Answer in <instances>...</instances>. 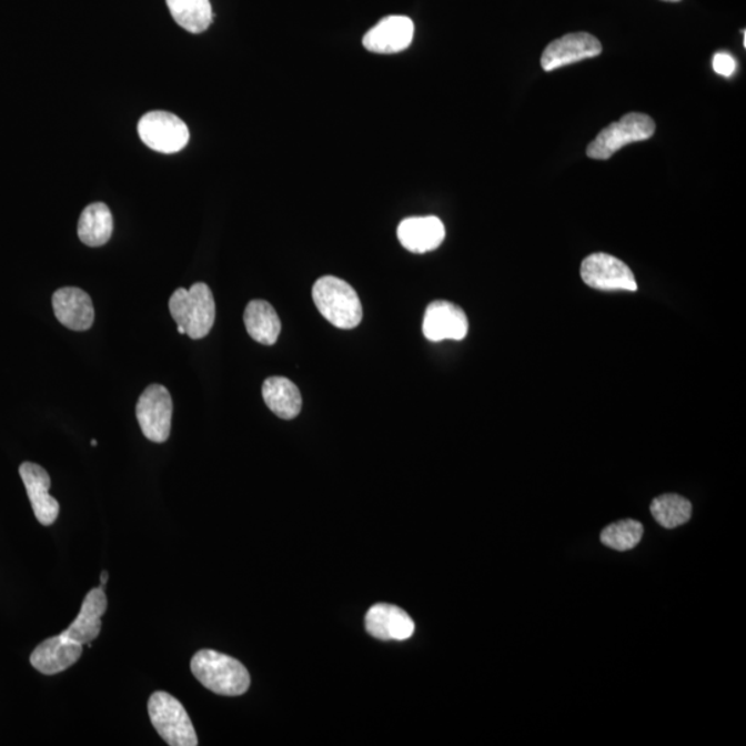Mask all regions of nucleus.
Returning a JSON list of instances; mask_svg holds the SVG:
<instances>
[{
  "instance_id": "1",
  "label": "nucleus",
  "mask_w": 746,
  "mask_h": 746,
  "mask_svg": "<svg viewBox=\"0 0 746 746\" xmlns=\"http://www.w3.org/2000/svg\"><path fill=\"white\" fill-rule=\"evenodd\" d=\"M191 672L203 687L225 697L248 692L251 676L239 659L213 649H201L191 659Z\"/></svg>"
},
{
  "instance_id": "2",
  "label": "nucleus",
  "mask_w": 746,
  "mask_h": 746,
  "mask_svg": "<svg viewBox=\"0 0 746 746\" xmlns=\"http://www.w3.org/2000/svg\"><path fill=\"white\" fill-rule=\"evenodd\" d=\"M169 311L185 335L200 341L209 335L216 320V303L211 288L196 282L190 290L179 288L169 301Z\"/></svg>"
},
{
  "instance_id": "3",
  "label": "nucleus",
  "mask_w": 746,
  "mask_h": 746,
  "mask_svg": "<svg viewBox=\"0 0 746 746\" xmlns=\"http://www.w3.org/2000/svg\"><path fill=\"white\" fill-rule=\"evenodd\" d=\"M316 309L326 321L341 330H353L363 321V304L357 292L336 276H322L313 286Z\"/></svg>"
},
{
  "instance_id": "4",
  "label": "nucleus",
  "mask_w": 746,
  "mask_h": 746,
  "mask_svg": "<svg viewBox=\"0 0 746 746\" xmlns=\"http://www.w3.org/2000/svg\"><path fill=\"white\" fill-rule=\"evenodd\" d=\"M152 726L171 746H196L194 725L182 703L165 692H155L149 700Z\"/></svg>"
},
{
  "instance_id": "5",
  "label": "nucleus",
  "mask_w": 746,
  "mask_h": 746,
  "mask_svg": "<svg viewBox=\"0 0 746 746\" xmlns=\"http://www.w3.org/2000/svg\"><path fill=\"white\" fill-rule=\"evenodd\" d=\"M654 133L655 122L652 117L632 112L604 128L587 147L586 154L592 160L607 161L625 145L652 139Z\"/></svg>"
},
{
  "instance_id": "6",
  "label": "nucleus",
  "mask_w": 746,
  "mask_h": 746,
  "mask_svg": "<svg viewBox=\"0 0 746 746\" xmlns=\"http://www.w3.org/2000/svg\"><path fill=\"white\" fill-rule=\"evenodd\" d=\"M141 432L152 443H165L171 435L173 401L169 390L162 384H150L140 395L135 406Z\"/></svg>"
},
{
  "instance_id": "7",
  "label": "nucleus",
  "mask_w": 746,
  "mask_h": 746,
  "mask_svg": "<svg viewBox=\"0 0 746 746\" xmlns=\"http://www.w3.org/2000/svg\"><path fill=\"white\" fill-rule=\"evenodd\" d=\"M138 130L147 147L162 154L182 151L190 140L186 124L165 111H152L141 118Z\"/></svg>"
},
{
  "instance_id": "8",
  "label": "nucleus",
  "mask_w": 746,
  "mask_h": 746,
  "mask_svg": "<svg viewBox=\"0 0 746 746\" xmlns=\"http://www.w3.org/2000/svg\"><path fill=\"white\" fill-rule=\"evenodd\" d=\"M581 276L586 285L598 291H637L632 270L622 260L607 253H593L581 265Z\"/></svg>"
},
{
  "instance_id": "9",
  "label": "nucleus",
  "mask_w": 746,
  "mask_h": 746,
  "mask_svg": "<svg viewBox=\"0 0 746 746\" xmlns=\"http://www.w3.org/2000/svg\"><path fill=\"white\" fill-rule=\"evenodd\" d=\"M602 52V43L591 33H568V36L556 39L545 49L541 58V67L544 71L552 72L582 60L597 58Z\"/></svg>"
},
{
  "instance_id": "10",
  "label": "nucleus",
  "mask_w": 746,
  "mask_h": 746,
  "mask_svg": "<svg viewBox=\"0 0 746 746\" xmlns=\"http://www.w3.org/2000/svg\"><path fill=\"white\" fill-rule=\"evenodd\" d=\"M414 33L415 24L410 17L389 16L365 33L363 44L372 53H400L411 47Z\"/></svg>"
},
{
  "instance_id": "11",
  "label": "nucleus",
  "mask_w": 746,
  "mask_h": 746,
  "mask_svg": "<svg viewBox=\"0 0 746 746\" xmlns=\"http://www.w3.org/2000/svg\"><path fill=\"white\" fill-rule=\"evenodd\" d=\"M468 331V321L456 304L437 301L429 304L423 319V335L431 342L462 341Z\"/></svg>"
},
{
  "instance_id": "12",
  "label": "nucleus",
  "mask_w": 746,
  "mask_h": 746,
  "mask_svg": "<svg viewBox=\"0 0 746 746\" xmlns=\"http://www.w3.org/2000/svg\"><path fill=\"white\" fill-rule=\"evenodd\" d=\"M20 476L26 485L38 522L44 527L54 524L59 517L60 503L49 494V490L52 487L49 473L37 463L24 462L20 466Z\"/></svg>"
},
{
  "instance_id": "13",
  "label": "nucleus",
  "mask_w": 746,
  "mask_h": 746,
  "mask_svg": "<svg viewBox=\"0 0 746 746\" xmlns=\"http://www.w3.org/2000/svg\"><path fill=\"white\" fill-rule=\"evenodd\" d=\"M83 653V644L64 635L48 638L33 649L31 665L43 675H58L71 668Z\"/></svg>"
},
{
  "instance_id": "14",
  "label": "nucleus",
  "mask_w": 746,
  "mask_h": 746,
  "mask_svg": "<svg viewBox=\"0 0 746 746\" xmlns=\"http://www.w3.org/2000/svg\"><path fill=\"white\" fill-rule=\"evenodd\" d=\"M365 627L379 641L404 642L414 635L415 622L397 606L375 604L366 613Z\"/></svg>"
},
{
  "instance_id": "15",
  "label": "nucleus",
  "mask_w": 746,
  "mask_h": 746,
  "mask_svg": "<svg viewBox=\"0 0 746 746\" xmlns=\"http://www.w3.org/2000/svg\"><path fill=\"white\" fill-rule=\"evenodd\" d=\"M56 319L68 330L82 332L92 327L94 308L92 299L79 288L67 286L56 291L53 295Z\"/></svg>"
},
{
  "instance_id": "16",
  "label": "nucleus",
  "mask_w": 746,
  "mask_h": 746,
  "mask_svg": "<svg viewBox=\"0 0 746 746\" xmlns=\"http://www.w3.org/2000/svg\"><path fill=\"white\" fill-rule=\"evenodd\" d=\"M107 606H109V602H107L103 587H94L84 597L81 612H79L75 621L62 632V635L83 644V646L84 644L90 646V643L100 635L101 618L107 613Z\"/></svg>"
},
{
  "instance_id": "17",
  "label": "nucleus",
  "mask_w": 746,
  "mask_h": 746,
  "mask_svg": "<svg viewBox=\"0 0 746 746\" xmlns=\"http://www.w3.org/2000/svg\"><path fill=\"white\" fill-rule=\"evenodd\" d=\"M397 235L406 251L426 253L443 244L445 228L435 216L410 218L400 223Z\"/></svg>"
},
{
  "instance_id": "18",
  "label": "nucleus",
  "mask_w": 746,
  "mask_h": 746,
  "mask_svg": "<svg viewBox=\"0 0 746 746\" xmlns=\"http://www.w3.org/2000/svg\"><path fill=\"white\" fill-rule=\"evenodd\" d=\"M262 394L265 405L281 420L291 421L301 414L302 395L290 379L282 376L265 379Z\"/></svg>"
},
{
  "instance_id": "19",
  "label": "nucleus",
  "mask_w": 746,
  "mask_h": 746,
  "mask_svg": "<svg viewBox=\"0 0 746 746\" xmlns=\"http://www.w3.org/2000/svg\"><path fill=\"white\" fill-rule=\"evenodd\" d=\"M112 231L114 219L105 203L95 202L84 208L78 223V236L84 245L90 248L105 245L111 239Z\"/></svg>"
},
{
  "instance_id": "20",
  "label": "nucleus",
  "mask_w": 746,
  "mask_h": 746,
  "mask_svg": "<svg viewBox=\"0 0 746 746\" xmlns=\"http://www.w3.org/2000/svg\"><path fill=\"white\" fill-rule=\"evenodd\" d=\"M244 322L249 336L264 346H273L279 341L281 321L270 303L252 301L248 304Z\"/></svg>"
},
{
  "instance_id": "21",
  "label": "nucleus",
  "mask_w": 746,
  "mask_h": 746,
  "mask_svg": "<svg viewBox=\"0 0 746 746\" xmlns=\"http://www.w3.org/2000/svg\"><path fill=\"white\" fill-rule=\"evenodd\" d=\"M174 21L191 33L205 32L212 24L213 11L209 0H167Z\"/></svg>"
},
{
  "instance_id": "22",
  "label": "nucleus",
  "mask_w": 746,
  "mask_h": 746,
  "mask_svg": "<svg viewBox=\"0 0 746 746\" xmlns=\"http://www.w3.org/2000/svg\"><path fill=\"white\" fill-rule=\"evenodd\" d=\"M652 514L664 528H676L692 518L693 506L686 497L676 494H666L655 497L652 503Z\"/></svg>"
},
{
  "instance_id": "23",
  "label": "nucleus",
  "mask_w": 746,
  "mask_h": 746,
  "mask_svg": "<svg viewBox=\"0 0 746 746\" xmlns=\"http://www.w3.org/2000/svg\"><path fill=\"white\" fill-rule=\"evenodd\" d=\"M643 525L636 520H621L603 530L601 540L603 545L614 551L627 552L641 544L643 538Z\"/></svg>"
},
{
  "instance_id": "24",
  "label": "nucleus",
  "mask_w": 746,
  "mask_h": 746,
  "mask_svg": "<svg viewBox=\"0 0 746 746\" xmlns=\"http://www.w3.org/2000/svg\"><path fill=\"white\" fill-rule=\"evenodd\" d=\"M737 64L733 56L728 53H717L714 58V70L722 77L730 78L736 71Z\"/></svg>"
},
{
  "instance_id": "25",
  "label": "nucleus",
  "mask_w": 746,
  "mask_h": 746,
  "mask_svg": "<svg viewBox=\"0 0 746 746\" xmlns=\"http://www.w3.org/2000/svg\"><path fill=\"white\" fill-rule=\"evenodd\" d=\"M107 581H109V573H107V571H103V573H101V578H100V587H103V589H104V586L107 585Z\"/></svg>"
},
{
  "instance_id": "26",
  "label": "nucleus",
  "mask_w": 746,
  "mask_h": 746,
  "mask_svg": "<svg viewBox=\"0 0 746 746\" xmlns=\"http://www.w3.org/2000/svg\"><path fill=\"white\" fill-rule=\"evenodd\" d=\"M665 2H681V0H665Z\"/></svg>"
},
{
  "instance_id": "27",
  "label": "nucleus",
  "mask_w": 746,
  "mask_h": 746,
  "mask_svg": "<svg viewBox=\"0 0 746 746\" xmlns=\"http://www.w3.org/2000/svg\"><path fill=\"white\" fill-rule=\"evenodd\" d=\"M92 445H93V446L98 445V441L93 440V441H92Z\"/></svg>"
}]
</instances>
